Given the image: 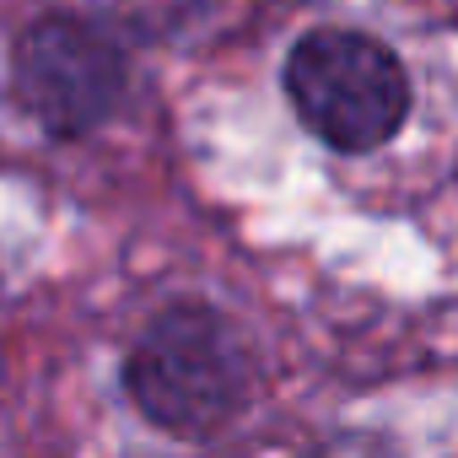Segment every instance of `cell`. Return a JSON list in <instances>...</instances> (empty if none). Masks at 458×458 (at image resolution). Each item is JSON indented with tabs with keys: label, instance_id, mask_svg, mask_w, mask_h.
<instances>
[{
	"label": "cell",
	"instance_id": "6da1fadb",
	"mask_svg": "<svg viewBox=\"0 0 458 458\" xmlns=\"http://www.w3.org/2000/svg\"><path fill=\"white\" fill-rule=\"evenodd\" d=\"M124 388L151 426L173 437H205L243 404L249 351L221 313L167 308L135 340L124 361Z\"/></svg>",
	"mask_w": 458,
	"mask_h": 458
},
{
	"label": "cell",
	"instance_id": "7a4b0ae2",
	"mask_svg": "<svg viewBox=\"0 0 458 458\" xmlns=\"http://www.w3.org/2000/svg\"><path fill=\"white\" fill-rule=\"evenodd\" d=\"M286 92L302 124L335 151H377L410 114V76L367 33L318 28L286 60Z\"/></svg>",
	"mask_w": 458,
	"mask_h": 458
},
{
	"label": "cell",
	"instance_id": "3957f363",
	"mask_svg": "<svg viewBox=\"0 0 458 458\" xmlns=\"http://www.w3.org/2000/svg\"><path fill=\"white\" fill-rule=\"evenodd\" d=\"M17 92L28 114L55 135L98 130L124 98V60L108 33L49 17L17 44Z\"/></svg>",
	"mask_w": 458,
	"mask_h": 458
},
{
	"label": "cell",
	"instance_id": "277c9868",
	"mask_svg": "<svg viewBox=\"0 0 458 458\" xmlns=\"http://www.w3.org/2000/svg\"><path fill=\"white\" fill-rule=\"evenodd\" d=\"M98 6H103L108 17L130 22L135 33H162L167 22H178V17H183L189 0H98Z\"/></svg>",
	"mask_w": 458,
	"mask_h": 458
}]
</instances>
